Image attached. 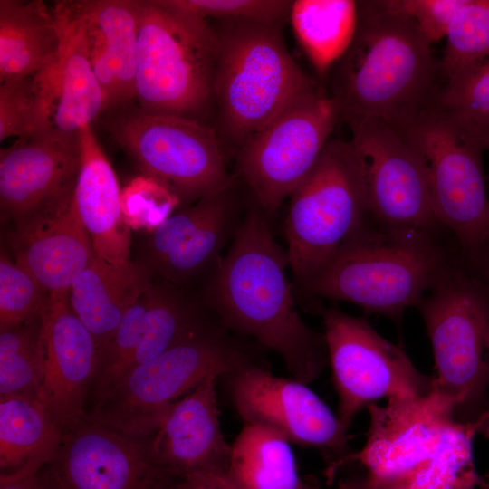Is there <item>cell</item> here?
Here are the masks:
<instances>
[{"mask_svg":"<svg viewBox=\"0 0 489 489\" xmlns=\"http://www.w3.org/2000/svg\"><path fill=\"white\" fill-rule=\"evenodd\" d=\"M270 222L249 199L238 231L206 276L201 296L225 328L273 350L292 378L308 384L328 361L326 341L299 313L287 275V251L273 237Z\"/></svg>","mask_w":489,"mask_h":489,"instance_id":"6da1fadb","label":"cell"},{"mask_svg":"<svg viewBox=\"0 0 489 489\" xmlns=\"http://www.w3.org/2000/svg\"><path fill=\"white\" fill-rule=\"evenodd\" d=\"M439 74L414 20L383 1H361L353 39L327 78L347 125L374 119L401 130L430 104Z\"/></svg>","mask_w":489,"mask_h":489,"instance_id":"7a4b0ae2","label":"cell"},{"mask_svg":"<svg viewBox=\"0 0 489 489\" xmlns=\"http://www.w3.org/2000/svg\"><path fill=\"white\" fill-rule=\"evenodd\" d=\"M370 423L362 449L339 465L359 461L375 489H475L482 485L473 442L489 435V421L455 420L430 392L368 406Z\"/></svg>","mask_w":489,"mask_h":489,"instance_id":"3957f363","label":"cell"},{"mask_svg":"<svg viewBox=\"0 0 489 489\" xmlns=\"http://www.w3.org/2000/svg\"><path fill=\"white\" fill-rule=\"evenodd\" d=\"M215 129L227 155L276 118L322 89L286 46L283 24L216 20Z\"/></svg>","mask_w":489,"mask_h":489,"instance_id":"277c9868","label":"cell"},{"mask_svg":"<svg viewBox=\"0 0 489 489\" xmlns=\"http://www.w3.org/2000/svg\"><path fill=\"white\" fill-rule=\"evenodd\" d=\"M454 267L433 235L370 226L330 261L297 300L350 302L398 321Z\"/></svg>","mask_w":489,"mask_h":489,"instance_id":"5b68a950","label":"cell"},{"mask_svg":"<svg viewBox=\"0 0 489 489\" xmlns=\"http://www.w3.org/2000/svg\"><path fill=\"white\" fill-rule=\"evenodd\" d=\"M289 199L284 232L297 300L330 261L371 226L366 163L352 140L330 139Z\"/></svg>","mask_w":489,"mask_h":489,"instance_id":"8992f818","label":"cell"},{"mask_svg":"<svg viewBox=\"0 0 489 489\" xmlns=\"http://www.w3.org/2000/svg\"><path fill=\"white\" fill-rule=\"evenodd\" d=\"M138 2L135 99L140 109L213 127L214 25L168 0Z\"/></svg>","mask_w":489,"mask_h":489,"instance_id":"52a82bcc","label":"cell"},{"mask_svg":"<svg viewBox=\"0 0 489 489\" xmlns=\"http://www.w3.org/2000/svg\"><path fill=\"white\" fill-rule=\"evenodd\" d=\"M257 362L216 318L126 372L87 417L137 436H153L167 409L209 377Z\"/></svg>","mask_w":489,"mask_h":489,"instance_id":"ba28073f","label":"cell"},{"mask_svg":"<svg viewBox=\"0 0 489 489\" xmlns=\"http://www.w3.org/2000/svg\"><path fill=\"white\" fill-rule=\"evenodd\" d=\"M431 341V392L463 424L489 421V287L454 267L417 305Z\"/></svg>","mask_w":489,"mask_h":489,"instance_id":"9c48e42d","label":"cell"},{"mask_svg":"<svg viewBox=\"0 0 489 489\" xmlns=\"http://www.w3.org/2000/svg\"><path fill=\"white\" fill-rule=\"evenodd\" d=\"M423 158L435 210L462 250L477 259L489 239V196L483 153L489 129L429 104L400 130Z\"/></svg>","mask_w":489,"mask_h":489,"instance_id":"30bf717a","label":"cell"},{"mask_svg":"<svg viewBox=\"0 0 489 489\" xmlns=\"http://www.w3.org/2000/svg\"><path fill=\"white\" fill-rule=\"evenodd\" d=\"M107 129L143 175L168 188L181 205L237 180L215 129L202 121L139 108L117 116Z\"/></svg>","mask_w":489,"mask_h":489,"instance_id":"8fae6325","label":"cell"},{"mask_svg":"<svg viewBox=\"0 0 489 489\" xmlns=\"http://www.w3.org/2000/svg\"><path fill=\"white\" fill-rule=\"evenodd\" d=\"M340 111L323 89L250 138L235 154V177L272 220L316 164Z\"/></svg>","mask_w":489,"mask_h":489,"instance_id":"7c38bea8","label":"cell"},{"mask_svg":"<svg viewBox=\"0 0 489 489\" xmlns=\"http://www.w3.org/2000/svg\"><path fill=\"white\" fill-rule=\"evenodd\" d=\"M328 361L339 396L338 418L348 428L363 408L382 398L428 395L433 377L417 370L398 346L362 318L322 309Z\"/></svg>","mask_w":489,"mask_h":489,"instance_id":"4fadbf2b","label":"cell"},{"mask_svg":"<svg viewBox=\"0 0 489 489\" xmlns=\"http://www.w3.org/2000/svg\"><path fill=\"white\" fill-rule=\"evenodd\" d=\"M348 127L365 159L371 219L386 230L433 235L442 225L418 151L400 130L381 120H364Z\"/></svg>","mask_w":489,"mask_h":489,"instance_id":"5bb4252c","label":"cell"},{"mask_svg":"<svg viewBox=\"0 0 489 489\" xmlns=\"http://www.w3.org/2000/svg\"><path fill=\"white\" fill-rule=\"evenodd\" d=\"M153 436L129 435L86 417L63 432L41 472L57 489H168L174 481L156 459Z\"/></svg>","mask_w":489,"mask_h":489,"instance_id":"9a60e30c","label":"cell"},{"mask_svg":"<svg viewBox=\"0 0 489 489\" xmlns=\"http://www.w3.org/2000/svg\"><path fill=\"white\" fill-rule=\"evenodd\" d=\"M225 377L230 399L244 423L268 427L291 443L333 455L330 473L351 454L347 428L307 384L273 375L257 362Z\"/></svg>","mask_w":489,"mask_h":489,"instance_id":"2e32d148","label":"cell"},{"mask_svg":"<svg viewBox=\"0 0 489 489\" xmlns=\"http://www.w3.org/2000/svg\"><path fill=\"white\" fill-rule=\"evenodd\" d=\"M248 204L236 180L184 206L149 233L143 260L159 279L176 285L207 276L232 243Z\"/></svg>","mask_w":489,"mask_h":489,"instance_id":"e0dca14e","label":"cell"},{"mask_svg":"<svg viewBox=\"0 0 489 489\" xmlns=\"http://www.w3.org/2000/svg\"><path fill=\"white\" fill-rule=\"evenodd\" d=\"M80 166V133L66 135L48 129L2 148V224L14 225L72 195Z\"/></svg>","mask_w":489,"mask_h":489,"instance_id":"ac0fdd59","label":"cell"},{"mask_svg":"<svg viewBox=\"0 0 489 489\" xmlns=\"http://www.w3.org/2000/svg\"><path fill=\"white\" fill-rule=\"evenodd\" d=\"M57 14L61 43L52 62L34 75L44 129L77 135L107 110L94 73L81 1H60Z\"/></svg>","mask_w":489,"mask_h":489,"instance_id":"d6986e66","label":"cell"},{"mask_svg":"<svg viewBox=\"0 0 489 489\" xmlns=\"http://www.w3.org/2000/svg\"><path fill=\"white\" fill-rule=\"evenodd\" d=\"M39 398L63 432L87 417L98 349L73 312L70 295L51 300L42 316Z\"/></svg>","mask_w":489,"mask_h":489,"instance_id":"ffe728a7","label":"cell"},{"mask_svg":"<svg viewBox=\"0 0 489 489\" xmlns=\"http://www.w3.org/2000/svg\"><path fill=\"white\" fill-rule=\"evenodd\" d=\"M72 194L14 225L10 235L14 259L51 300L69 296L73 281L96 255Z\"/></svg>","mask_w":489,"mask_h":489,"instance_id":"44dd1931","label":"cell"},{"mask_svg":"<svg viewBox=\"0 0 489 489\" xmlns=\"http://www.w3.org/2000/svg\"><path fill=\"white\" fill-rule=\"evenodd\" d=\"M217 379H206L174 402L153 436L156 459L174 482L197 471L225 470L231 444L221 430Z\"/></svg>","mask_w":489,"mask_h":489,"instance_id":"7402d4cb","label":"cell"},{"mask_svg":"<svg viewBox=\"0 0 489 489\" xmlns=\"http://www.w3.org/2000/svg\"><path fill=\"white\" fill-rule=\"evenodd\" d=\"M81 166L72 201L95 254L110 262L130 260L131 229L120 206L121 189L91 125L80 130Z\"/></svg>","mask_w":489,"mask_h":489,"instance_id":"603a6c76","label":"cell"},{"mask_svg":"<svg viewBox=\"0 0 489 489\" xmlns=\"http://www.w3.org/2000/svg\"><path fill=\"white\" fill-rule=\"evenodd\" d=\"M91 65L107 109L135 99L138 0L81 1Z\"/></svg>","mask_w":489,"mask_h":489,"instance_id":"cb8c5ba5","label":"cell"},{"mask_svg":"<svg viewBox=\"0 0 489 489\" xmlns=\"http://www.w3.org/2000/svg\"><path fill=\"white\" fill-rule=\"evenodd\" d=\"M155 276L144 260L114 264L96 254L75 278L70 303L93 335L98 355L129 307L151 287Z\"/></svg>","mask_w":489,"mask_h":489,"instance_id":"d4e9b609","label":"cell"},{"mask_svg":"<svg viewBox=\"0 0 489 489\" xmlns=\"http://www.w3.org/2000/svg\"><path fill=\"white\" fill-rule=\"evenodd\" d=\"M63 430L37 396L0 398V475L38 473L57 453Z\"/></svg>","mask_w":489,"mask_h":489,"instance_id":"484cf974","label":"cell"},{"mask_svg":"<svg viewBox=\"0 0 489 489\" xmlns=\"http://www.w3.org/2000/svg\"><path fill=\"white\" fill-rule=\"evenodd\" d=\"M60 43L54 7L40 0H0V82L41 72Z\"/></svg>","mask_w":489,"mask_h":489,"instance_id":"4316f807","label":"cell"},{"mask_svg":"<svg viewBox=\"0 0 489 489\" xmlns=\"http://www.w3.org/2000/svg\"><path fill=\"white\" fill-rule=\"evenodd\" d=\"M226 474L243 489H303L291 442L268 427L244 423L231 444Z\"/></svg>","mask_w":489,"mask_h":489,"instance_id":"83f0119b","label":"cell"},{"mask_svg":"<svg viewBox=\"0 0 489 489\" xmlns=\"http://www.w3.org/2000/svg\"><path fill=\"white\" fill-rule=\"evenodd\" d=\"M289 20L303 53L319 77L325 79L353 39L358 2L295 0Z\"/></svg>","mask_w":489,"mask_h":489,"instance_id":"f1b7e54d","label":"cell"},{"mask_svg":"<svg viewBox=\"0 0 489 489\" xmlns=\"http://www.w3.org/2000/svg\"><path fill=\"white\" fill-rule=\"evenodd\" d=\"M446 38L439 67L446 82L489 62V0H463Z\"/></svg>","mask_w":489,"mask_h":489,"instance_id":"f546056e","label":"cell"},{"mask_svg":"<svg viewBox=\"0 0 489 489\" xmlns=\"http://www.w3.org/2000/svg\"><path fill=\"white\" fill-rule=\"evenodd\" d=\"M42 316L0 331V398L14 395L39 397Z\"/></svg>","mask_w":489,"mask_h":489,"instance_id":"4dcf8cb0","label":"cell"},{"mask_svg":"<svg viewBox=\"0 0 489 489\" xmlns=\"http://www.w3.org/2000/svg\"><path fill=\"white\" fill-rule=\"evenodd\" d=\"M51 302L48 292L14 258L0 255V331L41 315Z\"/></svg>","mask_w":489,"mask_h":489,"instance_id":"1f68e13d","label":"cell"},{"mask_svg":"<svg viewBox=\"0 0 489 489\" xmlns=\"http://www.w3.org/2000/svg\"><path fill=\"white\" fill-rule=\"evenodd\" d=\"M120 206L131 230L151 233L175 213L181 202L165 186L142 175L121 190Z\"/></svg>","mask_w":489,"mask_h":489,"instance_id":"d6a6232c","label":"cell"},{"mask_svg":"<svg viewBox=\"0 0 489 489\" xmlns=\"http://www.w3.org/2000/svg\"><path fill=\"white\" fill-rule=\"evenodd\" d=\"M34 76L12 78L0 85V141L29 139L44 131Z\"/></svg>","mask_w":489,"mask_h":489,"instance_id":"836d02e7","label":"cell"},{"mask_svg":"<svg viewBox=\"0 0 489 489\" xmlns=\"http://www.w3.org/2000/svg\"><path fill=\"white\" fill-rule=\"evenodd\" d=\"M430 104L489 129V62L439 87Z\"/></svg>","mask_w":489,"mask_h":489,"instance_id":"e575fe53","label":"cell"},{"mask_svg":"<svg viewBox=\"0 0 489 489\" xmlns=\"http://www.w3.org/2000/svg\"><path fill=\"white\" fill-rule=\"evenodd\" d=\"M184 11L209 20H248L283 24L292 1L286 0H168Z\"/></svg>","mask_w":489,"mask_h":489,"instance_id":"d590c367","label":"cell"},{"mask_svg":"<svg viewBox=\"0 0 489 489\" xmlns=\"http://www.w3.org/2000/svg\"><path fill=\"white\" fill-rule=\"evenodd\" d=\"M391 11L415 21L432 45L446 36L450 22L463 0H387Z\"/></svg>","mask_w":489,"mask_h":489,"instance_id":"8d00e7d4","label":"cell"},{"mask_svg":"<svg viewBox=\"0 0 489 489\" xmlns=\"http://www.w3.org/2000/svg\"><path fill=\"white\" fill-rule=\"evenodd\" d=\"M168 489H243L225 469H206L175 481Z\"/></svg>","mask_w":489,"mask_h":489,"instance_id":"74e56055","label":"cell"},{"mask_svg":"<svg viewBox=\"0 0 489 489\" xmlns=\"http://www.w3.org/2000/svg\"><path fill=\"white\" fill-rule=\"evenodd\" d=\"M0 489H57L42 474L38 473L22 475L8 476L0 475Z\"/></svg>","mask_w":489,"mask_h":489,"instance_id":"f35d334b","label":"cell"},{"mask_svg":"<svg viewBox=\"0 0 489 489\" xmlns=\"http://www.w3.org/2000/svg\"><path fill=\"white\" fill-rule=\"evenodd\" d=\"M303 489H321V488L304 484ZM336 489H375V488L370 484L367 477H365V478L349 480L343 483L342 484H340Z\"/></svg>","mask_w":489,"mask_h":489,"instance_id":"ab89813d","label":"cell"},{"mask_svg":"<svg viewBox=\"0 0 489 489\" xmlns=\"http://www.w3.org/2000/svg\"><path fill=\"white\" fill-rule=\"evenodd\" d=\"M484 281L489 287V265H487V268L485 270L484 280Z\"/></svg>","mask_w":489,"mask_h":489,"instance_id":"60d3db41","label":"cell"},{"mask_svg":"<svg viewBox=\"0 0 489 489\" xmlns=\"http://www.w3.org/2000/svg\"><path fill=\"white\" fill-rule=\"evenodd\" d=\"M482 485H484L486 489H489V478L486 481H483Z\"/></svg>","mask_w":489,"mask_h":489,"instance_id":"b9f144b4","label":"cell"},{"mask_svg":"<svg viewBox=\"0 0 489 489\" xmlns=\"http://www.w3.org/2000/svg\"><path fill=\"white\" fill-rule=\"evenodd\" d=\"M487 350H489V337H488V341H487Z\"/></svg>","mask_w":489,"mask_h":489,"instance_id":"7bdbcfd3","label":"cell"}]
</instances>
